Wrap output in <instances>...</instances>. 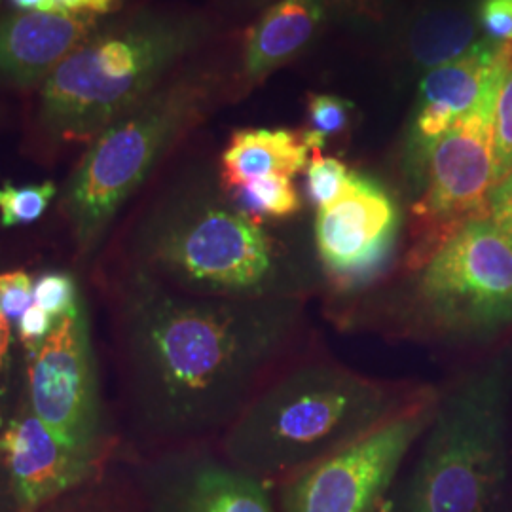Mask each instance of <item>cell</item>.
<instances>
[{"mask_svg": "<svg viewBox=\"0 0 512 512\" xmlns=\"http://www.w3.org/2000/svg\"><path fill=\"white\" fill-rule=\"evenodd\" d=\"M147 512H274L268 482L200 442L173 446L145 471Z\"/></svg>", "mask_w": 512, "mask_h": 512, "instance_id": "12", "label": "cell"}, {"mask_svg": "<svg viewBox=\"0 0 512 512\" xmlns=\"http://www.w3.org/2000/svg\"><path fill=\"white\" fill-rule=\"evenodd\" d=\"M110 300L129 427L171 448L222 435L306 325V300L200 298L124 264Z\"/></svg>", "mask_w": 512, "mask_h": 512, "instance_id": "1", "label": "cell"}, {"mask_svg": "<svg viewBox=\"0 0 512 512\" xmlns=\"http://www.w3.org/2000/svg\"><path fill=\"white\" fill-rule=\"evenodd\" d=\"M6 262L0 258V268ZM25 380V353L14 325L0 313V433L18 408Z\"/></svg>", "mask_w": 512, "mask_h": 512, "instance_id": "21", "label": "cell"}, {"mask_svg": "<svg viewBox=\"0 0 512 512\" xmlns=\"http://www.w3.org/2000/svg\"><path fill=\"white\" fill-rule=\"evenodd\" d=\"M103 476L105 471L73 492L55 499L40 512H128L103 486Z\"/></svg>", "mask_w": 512, "mask_h": 512, "instance_id": "27", "label": "cell"}, {"mask_svg": "<svg viewBox=\"0 0 512 512\" xmlns=\"http://www.w3.org/2000/svg\"><path fill=\"white\" fill-rule=\"evenodd\" d=\"M385 321L448 344L482 342L512 325V243L490 219L461 226L385 294Z\"/></svg>", "mask_w": 512, "mask_h": 512, "instance_id": "6", "label": "cell"}, {"mask_svg": "<svg viewBox=\"0 0 512 512\" xmlns=\"http://www.w3.org/2000/svg\"><path fill=\"white\" fill-rule=\"evenodd\" d=\"M21 12H55L52 0H10Z\"/></svg>", "mask_w": 512, "mask_h": 512, "instance_id": "33", "label": "cell"}, {"mask_svg": "<svg viewBox=\"0 0 512 512\" xmlns=\"http://www.w3.org/2000/svg\"><path fill=\"white\" fill-rule=\"evenodd\" d=\"M507 67L509 63L495 74L475 109L448 129L427 154L418 183L420 198L410 211L406 270L420 266L467 222L488 219L495 186V109Z\"/></svg>", "mask_w": 512, "mask_h": 512, "instance_id": "8", "label": "cell"}, {"mask_svg": "<svg viewBox=\"0 0 512 512\" xmlns=\"http://www.w3.org/2000/svg\"><path fill=\"white\" fill-rule=\"evenodd\" d=\"M478 29V21L465 12L444 10L427 14L410 33V57L429 73L471 50L478 42Z\"/></svg>", "mask_w": 512, "mask_h": 512, "instance_id": "18", "label": "cell"}, {"mask_svg": "<svg viewBox=\"0 0 512 512\" xmlns=\"http://www.w3.org/2000/svg\"><path fill=\"white\" fill-rule=\"evenodd\" d=\"M353 103L338 95L313 93L308 97V128L302 129L304 139L313 152H323L327 139L348 129Z\"/></svg>", "mask_w": 512, "mask_h": 512, "instance_id": "22", "label": "cell"}, {"mask_svg": "<svg viewBox=\"0 0 512 512\" xmlns=\"http://www.w3.org/2000/svg\"><path fill=\"white\" fill-rule=\"evenodd\" d=\"M124 266L200 298L308 300L325 287L315 253H293L220 183L160 203L133 232Z\"/></svg>", "mask_w": 512, "mask_h": 512, "instance_id": "2", "label": "cell"}, {"mask_svg": "<svg viewBox=\"0 0 512 512\" xmlns=\"http://www.w3.org/2000/svg\"><path fill=\"white\" fill-rule=\"evenodd\" d=\"M57 14L76 16H105L116 8L118 0H52Z\"/></svg>", "mask_w": 512, "mask_h": 512, "instance_id": "31", "label": "cell"}, {"mask_svg": "<svg viewBox=\"0 0 512 512\" xmlns=\"http://www.w3.org/2000/svg\"><path fill=\"white\" fill-rule=\"evenodd\" d=\"M209 86L188 76L152 92L99 131L61 194L74 255L90 264L110 226L148 175L205 107Z\"/></svg>", "mask_w": 512, "mask_h": 512, "instance_id": "7", "label": "cell"}, {"mask_svg": "<svg viewBox=\"0 0 512 512\" xmlns=\"http://www.w3.org/2000/svg\"><path fill=\"white\" fill-rule=\"evenodd\" d=\"M311 148L302 131L239 129L220 156L219 183L226 192L256 179L306 171Z\"/></svg>", "mask_w": 512, "mask_h": 512, "instance_id": "17", "label": "cell"}, {"mask_svg": "<svg viewBox=\"0 0 512 512\" xmlns=\"http://www.w3.org/2000/svg\"><path fill=\"white\" fill-rule=\"evenodd\" d=\"M439 389L281 482L283 512H378L433 420Z\"/></svg>", "mask_w": 512, "mask_h": 512, "instance_id": "10", "label": "cell"}, {"mask_svg": "<svg viewBox=\"0 0 512 512\" xmlns=\"http://www.w3.org/2000/svg\"><path fill=\"white\" fill-rule=\"evenodd\" d=\"M401 209L374 177L351 171L342 194L317 209L313 251L334 294L363 293L384 277L397 253Z\"/></svg>", "mask_w": 512, "mask_h": 512, "instance_id": "11", "label": "cell"}, {"mask_svg": "<svg viewBox=\"0 0 512 512\" xmlns=\"http://www.w3.org/2000/svg\"><path fill=\"white\" fill-rule=\"evenodd\" d=\"M57 198V184H14L10 181L0 186V226L21 228L35 224L44 217L48 207Z\"/></svg>", "mask_w": 512, "mask_h": 512, "instance_id": "20", "label": "cell"}, {"mask_svg": "<svg viewBox=\"0 0 512 512\" xmlns=\"http://www.w3.org/2000/svg\"><path fill=\"white\" fill-rule=\"evenodd\" d=\"M35 277L29 268L4 264L0 268V313L14 325L31 308Z\"/></svg>", "mask_w": 512, "mask_h": 512, "instance_id": "26", "label": "cell"}, {"mask_svg": "<svg viewBox=\"0 0 512 512\" xmlns=\"http://www.w3.org/2000/svg\"><path fill=\"white\" fill-rule=\"evenodd\" d=\"M509 397L505 355L439 391L412 465L378 512H490L507 475Z\"/></svg>", "mask_w": 512, "mask_h": 512, "instance_id": "4", "label": "cell"}, {"mask_svg": "<svg viewBox=\"0 0 512 512\" xmlns=\"http://www.w3.org/2000/svg\"><path fill=\"white\" fill-rule=\"evenodd\" d=\"M329 0H279L247 33L243 74L262 80L289 63L317 37Z\"/></svg>", "mask_w": 512, "mask_h": 512, "instance_id": "16", "label": "cell"}, {"mask_svg": "<svg viewBox=\"0 0 512 512\" xmlns=\"http://www.w3.org/2000/svg\"><path fill=\"white\" fill-rule=\"evenodd\" d=\"M476 21L492 44H512V0H480Z\"/></svg>", "mask_w": 512, "mask_h": 512, "instance_id": "28", "label": "cell"}, {"mask_svg": "<svg viewBox=\"0 0 512 512\" xmlns=\"http://www.w3.org/2000/svg\"><path fill=\"white\" fill-rule=\"evenodd\" d=\"M23 395L38 420L73 452L109 463L116 442L105 420L86 296L25 357Z\"/></svg>", "mask_w": 512, "mask_h": 512, "instance_id": "9", "label": "cell"}, {"mask_svg": "<svg viewBox=\"0 0 512 512\" xmlns=\"http://www.w3.org/2000/svg\"><path fill=\"white\" fill-rule=\"evenodd\" d=\"M55 323L57 321H54L46 311L40 310L37 304H31V308L19 317L16 323V336L25 357L31 355L46 340Z\"/></svg>", "mask_w": 512, "mask_h": 512, "instance_id": "29", "label": "cell"}, {"mask_svg": "<svg viewBox=\"0 0 512 512\" xmlns=\"http://www.w3.org/2000/svg\"><path fill=\"white\" fill-rule=\"evenodd\" d=\"M0 459L8 471L16 512H40L107 465L73 452L38 420L21 393L14 416L0 433Z\"/></svg>", "mask_w": 512, "mask_h": 512, "instance_id": "13", "label": "cell"}, {"mask_svg": "<svg viewBox=\"0 0 512 512\" xmlns=\"http://www.w3.org/2000/svg\"><path fill=\"white\" fill-rule=\"evenodd\" d=\"M495 184L512 173V57L501 84L495 109L494 137Z\"/></svg>", "mask_w": 512, "mask_h": 512, "instance_id": "25", "label": "cell"}, {"mask_svg": "<svg viewBox=\"0 0 512 512\" xmlns=\"http://www.w3.org/2000/svg\"><path fill=\"white\" fill-rule=\"evenodd\" d=\"M226 194L245 215L264 224L268 220L289 219L302 209V198L296 190L294 179L287 175L256 179Z\"/></svg>", "mask_w": 512, "mask_h": 512, "instance_id": "19", "label": "cell"}, {"mask_svg": "<svg viewBox=\"0 0 512 512\" xmlns=\"http://www.w3.org/2000/svg\"><path fill=\"white\" fill-rule=\"evenodd\" d=\"M0 512H16L10 478H8V471L2 463V459H0Z\"/></svg>", "mask_w": 512, "mask_h": 512, "instance_id": "32", "label": "cell"}, {"mask_svg": "<svg viewBox=\"0 0 512 512\" xmlns=\"http://www.w3.org/2000/svg\"><path fill=\"white\" fill-rule=\"evenodd\" d=\"M425 387L321 357L285 363L220 435V452L264 482H283L399 414Z\"/></svg>", "mask_w": 512, "mask_h": 512, "instance_id": "3", "label": "cell"}, {"mask_svg": "<svg viewBox=\"0 0 512 512\" xmlns=\"http://www.w3.org/2000/svg\"><path fill=\"white\" fill-rule=\"evenodd\" d=\"M95 16L16 12L0 18V80L14 86L44 82L55 67L92 37Z\"/></svg>", "mask_w": 512, "mask_h": 512, "instance_id": "15", "label": "cell"}, {"mask_svg": "<svg viewBox=\"0 0 512 512\" xmlns=\"http://www.w3.org/2000/svg\"><path fill=\"white\" fill-rule=\"evenodd\" d=\"M202 37L196 19L139 16L95 31L44 80L38 126L54 143H84L154 92Z\"/></svg>", "mask_w": 512, "mask_h": 512, "instance_id": "5", "label": "cell"}, {"mask_svg": "<svg viewBox=\"0 0 512 512\" xmlns=\"http://www.w3.org/2000/svg\"><path fill=\"white\" fill-rule=\"evenodd\" d=\"M488 219L492 220L497 230L505 234L512 243V173L501 183L495 184L490 194Z\"/></svg>", "mask_w": 512, "mask_h": 512, "instance_id": "30", "label": "cell"}, {"mask_svg": "<svg viewBox=\"0 0 512 512\" xmlns=\"http://www.w3.org/2000/svg\"><path fill=\"white\" fill-rule=\"evenodd\" d=\"M84 298L78 277L67 270H44L35 277L33 304L54 321L63 319Z\"/></svg>", "mask_w": 512, "mask_h": 512, "instance_id": "23", "label": "cell"}, {"mask_svg": "<svg viewBox=\"0 0 512 512\" xmlns=\"http://www.w3.org/2000/svg\"><path fill=\"white\" fill-rule=\"evenodd\" d=\"M512 57V44L497 46L480 38L471 50L425 73L408 143V171L420 183L429 150L465 114L475 109L495 74Z\"/></svg>", "mask_w": 512, "mask_h": 512, "instance_id": "14", "label": "cell"}, {"mask_svg": "<svg viewBox=\"0 0 512 512\" xmlns=\"http://www.w3.org/2000/svg\"><path fill=\"white\" fill-rule=\"evenodd\" d=\"M348 165L334 156L313 152L306 165V196L317 209L334 202L348 183Z\"/></svg>", "mask_w": 512, "mask_h": 512, "instance_id": "24", "label": "cell"}]
</instances>
